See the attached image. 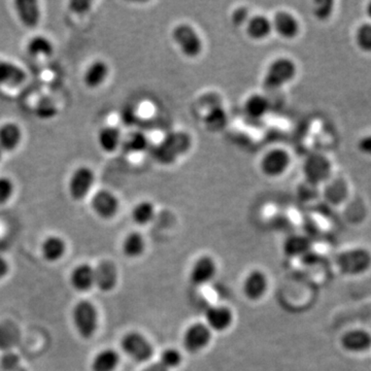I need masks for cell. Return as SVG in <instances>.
<instances>
[{
	"label": "cell",
	"instance_id": "obj_4",
	"mask_svg": "<svg viewBox=\"0 0 371 371\" xmlns=\"http://www.w3.org/2000/svg\"><path fill=\"white\" fill-rule=\"evenodd\" d=\"M334 166L331 160L321 153H313L302 163L305 183L318 187L326 184L332 178Z\"/></svg>",
	"mask_w": 371,
	"mask_h": 371
},
{
	"label": "cell",
	"instance_id": "obj_47",
	"mask_svg": "<svg viewBox=\"0 0 371 371\" xmlns=\"http://www.w3.org/2000/svg\"><path fill=\"white\" fill-rule=\"evenodd\" d=\"M4 153L2 152L1 148H0V162H1L2 157H3Z\"/></svg>",
	"mask_w": 371,
	"mask_h": 371
},
{
	"label": "cell",
	"instance_id": "obj_37",
	"mask_svg": "<svg viewBox=\"0 0 371 371\" xmlns=\"http://www.w3.org/2000/svg\"><path fill=\"white\" fill-rule=\"evenodd\" d=\"M159 361L162 362L169 370L179 368L183 361V356L178 350L169 347L161 353Z\"/></svg>",
	"mask_w": 371,
	"mask_h": 371
},
{
	"label": "cell",
	"instance_id": "obj_28",
	"mask_svg": "<svg viewBox=\"0 0 371 371\" xmlns=\"http://www.w3.org/2000/svg\"><path fill=\"white\" fill-rule=\"evenodd\" d=\"M349 196V186L341 179H330L325 184L324 197L331 205H341Z\"/></svg>",
	"mask_w": 371,
	"mask_h": 371
},
{
	"label": "cell",
	"instance_id": "obj_41",
	"mask_svg": "<svg viewBox=\"0 0 371 371\" xmlns=\"http://www.w3.org/2000/svg\"><path fill=\"white\" fill-rule=\"evenodd\" d=\"M92 6L93 2L90 0H71L67 3L69 12L78 16H82L90 12Z\"/></svg>",
	"mask_w": 371,
	"mask_h": 371
},
{
	"label": "cell",
	"instance_id": "obj_13",
	"mask_svg": "<svg viewBox=\"0 0 371 371\" xmlns=\"http://www.w3.org/2000/svg\"><path fill=\"white\" fill-rule=\"evenodd\" d=\"M212 340V330L205 323H194L184 334V347L190 353H197L207 347Z\"/></svg>",
	"mask_w": 371,
	"mask_h": 371
},
{
	"label": "cell",
	"instance_id": "obj_31",
	"mask_svg": "<svg viewBox=\"0 0 371 371\" xmlns=\"http://www.w3.org/2000/svg\"><path fill=\"white\" fill-rule=\"evenodd\" d=\"M120 362L118 352L105 349L99 352L92 361L93 371H114Z\"/></svg>",
	"mask_w": 371,
	"mask_h": 371
},
{
	"label": "cell",
	"instance_id": "obj_33",
	"mask_svg": "<svg viewBox=\"0 0 371 371\" xmlns=\"http://www.w3.org/2000/svg\"><path fill=\"white\" fill-rule=\"evenodd\" d=\"M128 154H141L148 148L147 135L141 131H133L123 139L122 147Z\"/></svg>",
	"mask_w": 371,
	"mask_h": 371
},
{
	"label": "cell",
	"instance_id": "obj_43",
	"mask_svg": "<svg viewBox=\"0 0 371 371\" xmlns=\"http://www.w3.org/2000/svg\"><path fill=\"white\" fill-rule=\"evenodd\" d=\"M357 150L363 156L371 157V133L360 137L357 143Z\"/></svg>",
	"mask_w": 371,
	"mask_h": 371
},
{
	"label": "cell",
	"instance_id": "obj_12",
	"mask_svg": "<svg viewBox=\"0 0 371 371\" xmlns=\"http://www.w3.org/2000/svg\"><path fill=\"white\" fill-rule=\"evenodd\" d=\"M14 10L23 27L29 31L37 28L42 17V8L37 0H16L14 1Z\"/></svg>",
	"mask_w": 371,
	"mask_h": 371
},
{
	"label": "cell",
	"instance_id": "obj_8",
	"mask_svg": "<svg viewBox=\"0 0 371 371\" xmlns=\"http://www.w3.org/2000/svg\"><path fill=\"white\" fill-rule=\"evenodd\" d=\"M291 155L283 148H275L267 150L259 162L261 173L269 179L283 177L291 166Z\"/></svg>",
	"mask_w": 371,
	"mask_h": 371
},
{
	"label": "cell",
	"instance_id": "obj_34",
	"mask_svg": "<svg viewBox=\"0 0 371 371\" xmlns=\"http://www.w3.org/2000/svg\"><path fill=\"white\" fill-rule=\"evenodd\" d=\"M355 44L361 52L371 54V22L362 23L357 27Z\"/></svg>",
	"mask_w": 371,
	"mask_h": 371
},
{
	"label": "cell",
	"instance_id": "obj_25",
	"mask_svg": "<svg viewBox=\"0 0 371 371\" xmlns=\"http://www.w3.org/2000/svg\"><path fill=\"white\" fill-rule=\"evenodd\" d=\"M27 55L33 58H50L54 55L55 46L50 37L44 35H35L29 38L25 44Z\"/></svg>",
	"mask_w": 371,
	"mask_h": 371
},
{
	"label": "cell",
	"instance_id": "obj_16",
	"mask_svg": "<svg viewBox=\"0 0 371 371\" xmlns=\"http://www.w3.org/2000/svg\"><path fill=\"white\" fill-rule=\"evenodd\" d=\"M24 139L22 127L16 122H4L0 124V148L2 152H16Z\"/></svg>",
	"mask_w": 371,
	"mask_h": 371
},
{
	"label": "cell",
	"instance_id": "obj_21",
	"mask_svg": "<svg viewBox=\"0 0 371 371\" xmlns=\"http://www.w3.org/2000/svg\"><path fill=\"white\" fill-rule=\"evenodd\" d=\"M123 139L124 137L120 128L112 125H107L101 127L97 132L96 143L101 152L112 155L122 147Z\"/></svg>",
	"mask_w": 371,
	"mask_h": 371
},
{
	"label": "cell",
	"instance_id": "obj_22",
	"mask_svg": "<svg viewBox=\"0 0 371 371\" xmlns=\"http://www.w3.org/2000/svg\"><path fill=\"white\" fill-rule=\"evenodd\" d=\"M118 270L111 261H103L94 268V286L101 291L110 292L116 287Z\"/></svg>",
	"mask_w": 371,
	"mask_h": 371
},
{
	"label": "cell",
	"instance_id": "obj_23",
	"mask_svg": "<svg viewBox=\"0 0 371 371\" xmlns=\"http://www.w3.org/2000/svg\"><path fill=\"white\" fill-rule=\"evenodd\" d=\"M267 288L268 279L265 273L260 270L251 271L243 282V293L250 300H259L266 293Z\"/></svg>",
	"mask_w": 371,
	"mask_h": 371
},
{
	"label": "cell",
	"instance_id": "obj_35",
	"mask_svg": "<svg viewBox=\"0 0 371 371\" xmlns=\"http://www.w3.org/2000/svg\"><path fill=\"white\" fill-rule=\"evenodd\" d=\"M309 239H305L304 236H300V235H294V236L289 237L285 241V245H284L285 253L289 256L302 255L303 253H305L309 250Z\"/></svg>",
	"mask_w": 371,
	"mask_h": 371
},
{
	"label": "cell",
	"instance_id": "obj_2",
	"mask_svg": "<svg viewBox=\"0 0 371 371\" xmlns=\"http://www.w3.org/2000/svg\"><path fill=\"white\" fill-rule=\"evenodd\" d=\"M298 67L295 61L289 57H277L273 59L263 78V86L269 90H279L295 80Z\"/></svg>",
	"mask_w": 371,
	"mask_h": 371
},
{
	"label": "cell",
	"instance_id": "obj_27",
	"mask_svg": "<svg viewBox=\"0 0 371 371\" xmlns=\"http://www.w3.org/2000/svg\"><path fill=\"white\" fill-rule=\"evenodd\" d=\"M67 243L57 235L46 237L42 243V255L49 262H56L64 256Z\"/></svg>",
	"mask_w": 371,
	"mask_h": 371
},
{
	"label": "cell",
	"instance_id": "obj_40",
	"mask_svg": "<svg viewBox=\"0 0 371 371\" xmlns=\"http://www.w3.org/2000/svg\"><path fill=\"white\" fill-rule=\"evenodd\" d=\"M251 16L249 8L245 6H239L231 14V23L235 27H245Z\"/></svg>",
	"mask_w": 371,
	"mask_h": 371
},
{
	"label": "cell",
	"instance_id": "obj_5",
	"mask_svg": "<svg viewBox=\"0 0 371 371\" xmlns=\"http://www.w3.org/2000/svg\"><path fill=\"white\" fill-rule=\"evenodd\" d=\"M336 265L341 273L349 277L364 275L371 268V253L364 248L345 250L337 255Z\"/></svg>",
	"mask_w": 371,
	"mask_h": 371
},
{
	"label": "cell",
	"instance_id": "obj_18",
	"mask_svg": "<svg viewBox=\"0 0 371 371\" xmlns=\"http://www.w3.org/2000/svg\"><path fill=\"white\" fill-rule=\"evenodd\" d=\"M217 273V264L209 256H202L195 261L190 271L191 283L195 286H203L209 283Z\"/></svg>",
	"mask_w": 371,
	"mask_h": 371
},
{
	"label": "cell",
	"instance_id": "obj_32",
	"mask_svg": "<svg viewBox=\"0 0 371 371\" xmlns=\"http://www.w3.org/2000/svg\"><path fill=\"white\" fill-rule=\"evenodd\" d=\"M156 215L154 203L150 200H141L133 207L131 211V219L139 226L150 224Z\"/></svg>",
	"mask_w": 371,
	"mask_h": 371
},
{
	"label": "cell",
	"instance_id": "obj_29",
	"mask_svg": "<svg viewBox=\"0 0 371 371\" xmlns=\"http://www.w3.org/2000/svg\"><path fill=\"white\" fill-rule=\"evenodd\" d=\"M203 124L209 132H220L228 124V114L222 105H215L205 112Z\"/></svg>",
	"mask_w": 371,
	"mask_h": 371
},
{
	"label": "cell",
	"instance_id": "obj_6",
	"mask_svg": "<svg viewBox=\"0 0 371 371\" xmlns=\"http://www.w3.org/2000/svg\"><path fill=\"white\" fill-rule=\"evenodd\" d=\"M96 175L92 167L80 165L74 169L67 182V193L74 202L85 200L92 192Z\"/></svg>",
	"mask_w": 371,
	"mask_h": 371
},
{
	"label": "cell",
	"instance_id": "obj_42",
	"mask_svg": "<svg viewBox=\"0 0 371 371\" xmlns=\"http://www.w3.org/2000/svg\"><path fill=\"white\" fill-rule=\"evenodd\" d=\"M2 366H3L4 370L8 371L19 370L18 356L12 353L6 354V356L2 358Z\"/></svg>",
	"mask_w": 371,
	"mask_h": 371
},
{
	"label": "cell",
	"instance_id": "obj_10",
	"mask_svg": "<svg viewBox=\"0 0 371 371\" xmlns=\"http://www.w3.org/2000/svg\"><path fill=\"white\" fill-rule=\"evenodd\" d=\"M91 209L103 220H112L120 211L118 196L109 189H101L91 197Z\"/></svg>",
	"mask_w": 371,
	"mask_h": 371
},
{
	"label": "cell",
	"instance_id": "obj_14",
	"mask_svg": "<svg viewBox=\"0 0 371 371\" xmlns=\"http://www.w3.org/2000/svg\"><path fill=\"white\" fill-rule=\"evenodd\" d=\"M111 67L103 59H95L89 63L83 74V84L89 90L101 88L109 80Z\"/></svg>",
	"mask_w": 371,
	"mask_h": 371
},
{
	"label": "cell",
	"instance_id": "obj_1",
	"mask_svg": "<svg viewBox=\"0 0 371 371\" xmlns=\"http://www.w3.org/2000/svg\"><path fill=\"white\" fill-rule=\"evenodd\" d=\"M192 147V139L185 131H173L153 150V156L161 164L169 165L185 156Z\"/></svg>",
	"mask_w": 371,
	"mask_h": 371
},
{
	"label": "cell",
	"instance_id": "obj_45",
	"mask_svg": "<svg viewBox=\"0 0 371 371\" xmlns=\"http://www.w3.org/2000/svg\"><path fill=\"white\" fill-rule=\"evenodd\" d=\"M8 273V264L3 258L0 257V279H3Z\"/></svg>",
	"mask_w": 371,
	"mask_h": 371
},
{
	"label": "cell",
	"instance_id": "obj_39",
	"mask_svg": "<svg viewBox=\"0 0 371 371\" xmlns=\"http://www.w3.org/2000/svg\"><path fill=\"white\" fill-rule=\"evenodd\" d=\"M35 114L37 118L42 119V120H49L56 116L57 109L52 101L48 99V101H40L38 103L37 107H35Z\"/></svg>",
	"mask_w": 371,
	"mask_h": 371
},
{
	"label": "cell",
	"instance_id": "obj_26",
	"mask_svg": "<svg viewBox=\"0 0 371 371\" xmlns=\"http://www.w3.org/2000/svg\"><path fill=\"white\" fill-rule=\"evenodd\" d=\"M71 284L76 291H88L94 286V268L86 263L78 265L71 273Z\"/></svg>",
	"mask_w": 371,
	"mask_h": 371
},
{
	"label": "cell",
	"instance_id": "obj_3",
	"mask_svg": "<svg viewBox=\"0 0 371 371\" xmlns=\"http://www.w3.org/2000/svg\"><path fill=\"white\" fill-rule=\"evenodd\" d=\"M171 37L180 53L186 58L197 59L205 50V42L200 33L189 23L175 25L171 31Z\"/></svg>",
	"mask_w": 371,
	"mask_h": 371
},
{
	"label": "cell",
	"instance_id": "obj_30",
	"mask_svg": "<svg viewBox=\"0 0 371 371\" xmlns=\"http://www.w3.org/2000/svg\"><path fill=\"white\" fill-rule=\"evenodd\" d=\"M146 250V241L143 234L137 231L128 233L122 243V251L128 258H137L143 255Z\"/></svg>",
	"mask_w": 371,
	"mask_h": 371
},
{
	"label": "cell",
	"instance_id": "obj_48",
	"mask_svg": "<svg viewBox=\"0 0 371 371\" xmlns=\"http://www.w3.org/2000/svg\"><path fill=\"white\" fill-rule=\"evenodd\" d=\"M21 371H24V370H21Z\"/></svg>",
	"mask_w": 371,
	"mask_h": 371
},
{
	"label": "cell",
	"instance_id": "obj_15",
	"mask_svg": "<svg viewBox=\"0 0 371 371\" xmlns=\"http://www.w3.org/2000/svg\"><path fill=\"white\" fill-rule=\"evenodd\" d=\"M340 345L352 354H361L371 349V334L365 329H351L340 337Z\"/></svg>",
	"mask_w": 371,
	"mask_h": 371
},
{
	"label": "cell",
	"instance_id": "obj_9",
	"mask_svg": "<svg viewBox=\"0 0 371 371\" xmlns=\"http://www.w3.org/2000/svg\"><path fill=\"white\" fill-rule=\"evenodd\" d=\"M121 347L128 357L137 362L148 361L154 354V347L150 340L145 335L137 331L125 334L121 339Z\"/></svg>",
	"mask_w": 371,
	"mask_h": 371
},
{
	"label": "cell",
	"instance_id": "obj_17",
	"mask_svg": "<svg viewBox=\"0 0 371 371\" xmlns=\"http://www.w3.org/2000/svg\"><path fill=\"white\" fill-rule=\"evenodd\" d=\"M27 73L21 65L12 61L0 60V87L16 89L26 82Z\"/></svg>",
	"mask_w": 371,
	"mask_h": 371
},
{
	"label": "cell",
	"instance_id": "obj_20",
	"mask_svg": "<svg viewBox=\"0 0 371 371\" xmlns=\"http://www.w3.org/2000/svg\"><path fill=\"white\" fill-rule=\"evenodd\" d=\"M232 322V311L224 305H214L205 311V324L212 331H226Z\"/></svg>",
	"mask_w": 371,
	"mask_h": 371
},
{
	"label": "cell",
	"instance_id": "obj_11",
	"mask_svg": "<svg viewBox=\"0 0 371 371\" xmlns=\"http://www.w3.org/2000/svg\"><path fill=\"white\" fill-rule=\"evenodd\" d=\"M273 22V33L277 37L285 40H294L299 37L301 33L300 21L295 15L288 10H282L275 12Z\"/></svg>",
	"mask_w": 371,
	"mask_h": 371
},
{
	"label": "cell",
	"instance_id": "obj_7",
	"mask_svg": "<svg viewBox=\"0 0 371 371\" xmlns=\"http://www.w3.org/2000/svg\"><path fill=\"white\" fill-rule=\"evenodd\" d=\"M73 321L76 331L85 339L91 338L98 328V313L90 301L80 300L74 305Z\"/></svg>",
	"mask_w": 371,
	"mask_h": 371
},
{
	"label": "cell",
	"instance_id": "obj_44",
	"mask_svg": "<svg viewBox=\"0 0 371 371\" xmlns=\"http://www.w3.org/2000/svg\"><path fill=\"white\" fill-rule=\"evenodd\" d=\"M143 371H171L161 361L156 362V363L150 364L148 368H146Z\"/></svg>",
	"mask_w": 371,
	"mask_h": 371
},
{
	"label": "cell",
	"instance_id": "obj_19",
	"mask_svg": "<svg viewBox=\"0 0 371 371\" xmlns=\"http://www.w3.org/2000/svg\"><path fill=\"white\" fill-rule=\"evenodd\" d=\"M243 28L245 35L253 42H263L273 33L271 19L265 15H252Z\"/></svg>",
	"mask_w": 371,
	"mask_h": 371
},
{
	"label": "cell",
	"instance_id": "obj_36",
	"mask_svg": "<svg viewBox=\"0 0 371 371\" xmlns=\"http://www.w3.org/2000/svg\"><path fill=\"white\" fill-rule=\"evenodd\" d=\"M313 17L320 22H326L331 18L334 12V2L331 0H319L313 4Z\"/></svg>",
	"mask_w": 371,
	"mask_h": 371
},
{
	"label": "cell",
	"instance_id": "obj_24",
	"mask_svg": "<svg viewBox=\"0 0 371 371\" xmlns=\"http://www.w3.org/2000/svg\"><path fill=\"white\" fill-rule=\"evenodd\" d=\"M243 112L252 120H260L270 111V101L261 93H253L245 98L243 103Z\"/></svg>",
	"mask_w": 371,
	"mask_h": 371
},
{
	"label": "cell",
	"instance_id": "obj_46",
	"mask_svg": "<svg viewBox=\"0 0 371 371\" xmlns=\"http://www.w3.org/2000/svg\"><path fill=\"white\" fill-rule=\"evenodd\" d=\"M365 14L368 18L370 19V22H371V1L368 2V6H366Z\"/></svg>",
	"mask_w": 371,
	"mask_h": 371
},
{
	"label": "cell",
	"instance_id": "obj_38",
	"mask_svg": "<svg viewBox=\"0 0 371 371\" xmlns=\"http://www.w3.org/2000/svg\"><path fill=\"white\" fill-rule=\"evenodd\" d=\"M16 192V185L10 177L0 175V205L10 202Z\"/></svg>",
	"mask_w": 371,
	"mask_h": 371
}]
</instances>
